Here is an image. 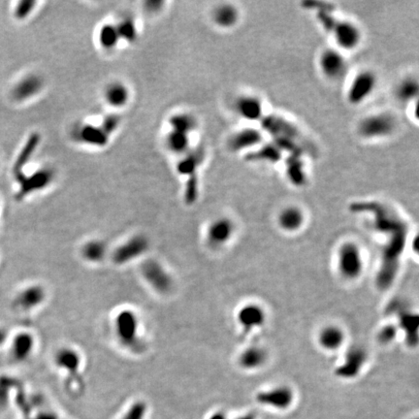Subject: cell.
Masks as SVG:
<instances>
[{"instance_id":"5","label":"cell","mask_w":419,"mask_h":419,"mask_svg":"<svg viewBox=\"0 0 419 419\" xmlns=\"http://www.w3.org/2000/svg\"><path fill=\"white\" fill-rule=\"evenodd\" d=\"M139 273L147 286L159 296H170L176 289L172 273L160 260L144 258L140 264Z\"/></svg>"},{"instance_id":"13","label":"cell","mask_w":419,"mask_h":419,"mask_svg":"<svg viewBox=\"0 0 419 419\" xmlns=\"http://www.w3.org/2000/svg\"><path fill=\"white\" fill-rule=\"evenodd\" d=\"M235 233V224L226 217L212 220L205 231V242L211 249H221L228 244Z\"/></svg>"},{"instance_id":"17","label":"cell","mask_w":419,"mask_h":419,"mask_svg":"<svg viewBox=\"0 0 419 419\" xmlns=\"http://www.w3.org/2000/svg\"><path fill=\"white\" fill-rule=\"evenodd\" d=\"M233 108L241 119L250 122L260 121L265 116L263 101L253 94L238 96L234 101Z\"/></svg>"},{"instance_id":"4","label":"cell","mask_w":419,"mask_h":419,"mask_svg":"<svg viewBox=\"0 0 419 419\" xmlns=\"http://www.w3.org/2000/svg\"><path fill=\"white\" fill-rule=\"evenodd\" d=\"M334 12H319L317 19L323 30L332 35L338 50H355L362 41L359 28L349 20H339Z\"/></svg>"},{"instance_id":"23","label":"cell","mask_w":419,"mask_h":419,"mask_svg":"<svg viewBox=\"0 0 419 419\" xmlns=\"http://www.w3.org/2000/svg\"><path fill=\"white\" fill-rule=\"evenodd\" d=\"M212 19L220 29L231 30L239 22L240 11L231 3H221L213 10Z\"/></svg>"},{"instance_id":"7","label":"cell","mask_w":419,"mask_h":419,"mask_svg":"<svg viewBox=\"0 0 419 419\" xmlns=\"http://www.w3.org/2000/svg\"><path fill=\"white\" fill-rule=\"evenodd\" d=\"M398 127L397 118L388 112L366 116L357 124L360 137L365 140H380L392 136Z\"/></svg>"},{"instance_id":"19","label":"cell","mask_w":419,"mask_h":419,"mask_svg":"<svg viewBox=\"0 0 419 419\" xmlns=\"http://www.w3.org/2000/svg\"><path fill=\"white\" fill-rule=\"evenodd\" d=\"M44 81L37 74H29L18 81L11 90L12 98L17 102H25L40 93Z\"/></svg>"},{"instance_id":"20","label":"cell","mask_w":419,"mask_h":419,"mask_svg":"<svg viewBox=\"0 0 419 419\" xmlns=\"http://www.w3.org/2000/svg\"><path fill=\"white\" fill-rule=\"evenodd\" d=\"M110 248L106 241L90 239L81 245L79 254L82 260L90 265H99L106 259H109Z\"/></svg>"},{"instance_id":"11","label":"cell","mask_w":419,"mask_h":419,"mask_svg":"<svg viewBox=\"0 0 419 419\" xmlns=\"http://www.w3.org/2000/svg\"><path fill=\"white\" fill-rule=\"evenodd\" d=\"M15 180L19 186L18 197L24 198L30 194L41 191L48 188L55 178L54 170L50 168H41L30 175L22 172L15 173Z\"/></svg>"},{"instance_id":"34","label":"cell","mask_w":419,"mask_h":419,"mask_svg":"<svg viewBox=\"0 0 419 419\" xmlns=\"http://www.w3.org/2000/svg\"><path fill=\"white\" fill-rule=\"evenodd\" d=\"M171 130L179 131L190 135L197 127L196 118L189 113H179L172 116L169 120Z\"/></svg>"},{"instance_id":"24","label":"cell","mask_w":419,"mask_h":419,"mask_svg":"<svg viewBox=\"0 0 419 419\" xmlns=\"http://www.w3.org/2000/svg\"><path fill=\"white\" fill-rule=\"evenodd\" d=\"M283 159V152L274 143H263L256 149L246 153V160L250 162H264L277 164Z\"/></svg>"},{"instance_id":"36","label":"cell","mask_w":419,"mask_h":419,"mask_svg":"<svg viewBox=\"0 0 419 419\" xmlns=\"http://www.w3.org/2000/svg\"><path fill=\"white\" fill-rule=\"evenodd\" d=\"M120 40L133 43L138 37V30L135 21L131 19H123L116 24Z\"/></svg>"},{"instance_id":"16","label":"cell","mask_w":419,"mask_h":419,"mask_svg":"<svg viewBox=\"0 0 419 419\" xmlns=\"http://www.w3.org/2000/svg\"><path fill=\"white\" fill-rule=\"evenodd\" d=\"M236 320L244 335L262 327L266 322V311L257 303H248L240 308Z\"/></svg>"},{"instance_id":"28","label":"cell","mask_w":419,"mask_h":419,"mask_svg":"<svg viewBox=\"0 0 419 419\" xmlns=\"http://www.w3.org/2000/svg\"><path fill=\"white\" fill-rule=\"evenodd\" d=\"M104 97L106 103L109 104L111 107L121 108L128 103L130 91L124 84L120 82H114L105 89Z\"/></svg>"},{"instance_id":"22","label":"cell","mask_w":419,"mask_h":419,"mask_svg":"<svg viewBox=\"0 0 419 419\" xmlns=\"http://www.w3.org/2000/svg\"><path fill=\"white\" fill-rule=\"evenodd\" d=\"M305 222V215L301 208L297 206H287L279 212L278 224L279 228L287 233L299 231Z\"/></svg>"},{"instance_id":"38","label":"cell","mask_w":419,"mask_h":419,"mask_svg":"<svg viewBox=\"0 0 419 419\" xmlns=\"http://www.w3.org/2000/svg\"><path fill=\"white\" fill-rule=\"evenodd\" d=\"M36 4L37 2L30 1V0H24V1L18 2L14 8V17L20 20L28 19L35 9Z\"/></svg>"},{"instance_id":"15","label":"cell","mask_w":419,"mask_h":419,"mask_svg":"<svg viewBox=\"0 0 419 419\" xmlns=\"http://www.w3.org/2000/svg\"><path fill=\"white\" fill-rule=\"evenodd\" d=\"M256 401L261 406L271 409L284 410L294 402V392L286 385H277L257 393Z\"/></svg>"},{"instance_id":"33","label":"cell","mask_w":419,"mask_h":419,"mask_svg":"<svg viewBox=\"0 0 419 419\" xmlns=\"http://www.w3.org/2000/svg\"><path fill=\"white\" fill-rule=\"evenodd\" d=\"M165 142L167 148L176 154H186L190 151V138L189 134L170 130Z\"/></svg>"},{"instance_id":"30","label":"cell","mask_w":419,"mask_h":419,"mask_svg":"<svg viewBox=\"0 0 419 419\" xmlns=\"http://www.w3.org/2000/svg\"><path fill=\"white\" fill-rule=\"evenodd\" d=\"M186 156L180 160L178 164V172L180 175H186L189 177L197 176L196 171L204 159V153L202 150H194L189 151L185 154Z\"/></svg>"},{"instance_id":"3","label":"cell","mask_w":419,"mask_h":419,"mask_svg":"<svg viewBox=\"0 0 419 419\" xmlns=\"http://www.w3.org/2000/svg\"><path fill=\"white\" fill-rule=\"evenodd\" d=\"M260 122L262 124V131L269 133L273 142L283 154L286 152L287 154L304 155L306 150L301 142V133L295 124L278 115L264 116Z\"/></svg>"},{"instance_id":"21","label":"cell","mask_w":419,"mask_h":419,"mask_svg":"<svg viewBox=\"0 0 419 419\" xmlns=\"http://www.w3.org/2000/svg\"><path fill=\"white\" fill-rule=\"evenodd\" d=\"M303 158V154H287L285 159V177L294 188H303L308 180Z\"/></svg>"},{"instance_id":"31","label":"cell","mask_w":419,"mask_h":419,"mask_svg":"<svg viewBox=\"0 0 419 419\" xmlns=\"http://www.w3.org/2000/svg\"><path fill=\"white\" fill-rule=\"evenodd\" d=\"M400 327L405 330L409 346H415L418 339V317L412 312L403 311L400 316Z\"/></svg>"},{"instance_id":"1","label":"cell","mask_w":419,"mask_h":419,"mask_svg":"<svg viewBox=\"0 0 419 419\" xmlns=\"http://www.w3.org/2000/svg\"><path fill=\"white\" fill-rule=\"evenodd\" d=\"M349 209L352 213L372 215L374 228L386 237L377 284L379 290H387L398 273L401 255L408 239V224L394 210L377 201L356 202L351 204Z\"/></svg>"},{"instance_id":"42","label":"cell","mask_w":419,"mask_h":419,"mask_svg":"<svg viewBox=\"0 0 419 419\" xmlns=\"http://www.w3.org/2000/svg\"><path fill=\"white\" fill-rule=\"evenodd\" d=\"M304 7L307 9H311L316 11V13L319 12H334L335 7L331 3L327 2H317V1H307L303 3Z\"/></svg>"},{"instance_id":"41","label":"cell","mask_w":419,"mask_h":419,"mask_svg":"<svg viewBox=\"0 0 419 419\" xmlns=\"http://www.w3.org/2000/svg\"><path fill=\"white\" fill-rule=\"evenodd\" d=\"M397 326L392 325V324H388L385 325L384 327H382L380 331H379V335H378V339H379V343L384 344V345H388L391 342H393L396 336H397Z\"/></svg>"},{"instance_id":"9","label":"cell","mask_w":419,"mask_h":419,"mask_svg":"<svg viewBox=\"0 0 419 419\" xmlns=\"http://www.w3.org/2000/svg\"><path fill=\"white\" fill-rule=\"evenodd\" d=\"M337 268L341 277L348 280L358 279L364 270V258L358 245L346 242L337 251Z\"/></svg>"},{"instance_id":"25","label":"cell","mask_w":419,"mask_h":419,"mask_svg":"<svg viewBox=\"0 0 419 419\" xmlns=\"http://www.w3.org/2000/svg\"><path fill=\"white\" fill-rule=\"evenodd\" d=\"M77 139L91 147H105L109 142V135L99 126L83 124L76 131Z\"/></svg>"},{"instance_id":"18","label":"cell","mask_w":419,"mask_h":419,"mask_svg":"<svg viewBox=\"0 0 419 419\" xmlns=\"http://www.w3.org/2000/svg\"><path fill=\"white\" fill-rule=\"evenodd\" d=\"M368 359L366 350L360 347L349 349L345 355L344 362L336 369V376L341 379H350L357 377Z\"/></svg>"},{"instance_id":"29","label":"cell","mask_w":419,"mask_h":419,"mask_svg":"<svg viewBox=\"0 0 419 419\" xmlns=\"http://www.w3.org/2000/svg\"><path fill=\"white\" fill-rule=\"evenodd\" d=\"M418 81L413 77H406L400 81L395 89L396 99L402 104H408L417 98Z\"/></svg>"},{"instance_id":"10","label":"cell","mask_w":419,"mask_h":419,"mask_svg":"<svg viewBox=\"0 0 419 419\" xmlns=\"http://www.w3.org/2000/svg\"><path fill=\"white\" fill-rule=\"evenodd\" d=\"M378 86L377 74L370 69L359 71L350 81L347 100L350 105L358 106L369 99Z\"/></svg>"},{"instance_id":"14","label":"cell","mask_w":419,"mask_h":419,"mask_svg":"<svg viewBox=\"0 0 419 419\" xmlns=\"http://www.w3.org/2000/svg\"><path fill=\"white\" fill-rule=\"evenodd\" d=\"M264 143V132L261 129L249 126L244 127L231 134L227 140V148L230 151L250 152Z\"/></svg>"},{"instance_id":"6","label":"cell","mask_w":419,"mask_h":419,"mask_svg":"<svg viewBox=\"0 0 419 419\" xmlns=\"http://www.w3.org/2000/svg\"><path fill=\"white\" fill-rule=\"evenodd\" d=\"M150 248V240L146 235L133 234L110 250L109 259L115 266H127L133 262L144 259Z\"/></svg>"},{"instance_id":"2","label":"cell","mask_w":419,"mask_h":419,"mask_svg":"<svg viewBox=\"0 0 419 419\" xmlns=\"http://www.w3.org/2000/svg\"><path fill=\"white\" fill-rule=\"evenodd\" d=\"M111 330L115 342L125 352L140 355L148 349L142 319L136 309L128 307L117 309L111 320Z\"/></svg>"},{"instance_id":"8","label":"cell","mask_w":419,"mask_h":419,"mask_svg":"<svg viewBox=\"0 0 419 419\" xmlns=\"http://www.w3.org/2000/svg\"><path fill=\"white\" fill-rule=\"evenodd\" d=\"M85 359L79 349L72 346H62L55 351L54 365L67 379L70 385L83 383Z\"/></svg>"},{"instance_id":"43","label":"cell","mask_w":419,"mask_h":419,"mask_svg":"<svg viewBox=\"0 0 419 419\" xmlns=\"http://www.w3.org/2000/svg\"><path fill=\"white\" fill-rule=\"evenodd\" d=\"M238 419H255L251 414H247V415H244V416H241Z\"/></svg>"},{"instance_id":"32","label":"cell","mask_w":419,"mask_h":419,"mask_svg":"<svg viewBox=\"0 0 419 419\" xmlns=\"http://www.w3.org/2000/svg\"><path fill=\"white\" fill-rule=\"evenodd\" d=\"M20 297V304L25 309L40 307L47 300V290L42 285H33L25 290Z\"/></svg>"},{"instance_id":"26","label":"cell","mask_w":419,"mask_h":419,"mask_svg":"<svg viewBox=\"0 0 419 419\" xmlns=\"http://www.w3.org/2000/svg\"><path fill=\"white\" fill-rule=\"evenodd\" d=\"M346 341L344 330L337 325H327L320 330L319 344L327 351H336L341 349Z\"/></svg>"},{"instance_id":"40","label":"cell","mask_w":419,"mask_h":419,"mask_svg":"<svg viewBox=\"0 0 419 419\" xmlns=\"http://www.w3.org/2000/svg\"><path fill=\"white\" fill-rule=\"evenodd\" d=\"M33 342H34L33 338L29 335H24L23 337H21V339H19L17 352L20 359L27 358L28 355L32 351L33 346H34Z\"/></svg>"},{"instance_id":"37","label":"cell","mask_w":419,"mask_h":419,"mask_svg":"<svg viewBox=\"0 0 419 419\" xmlns=\"http://www.w3.org/2000/svg\"><path fill=\"white\" fill-rule=\"evenodd\" d=\"M38 140H39V138L36 135H32L30 139L28 140L24 148L21 150L20 154L18 155V159L15 162L14 169H13L14 173L20 171L22 169V167L27 164V162L31 158L33 151L35 150V148H36L37 143H38Z\"/></svg>"},{"instance_id":"39","label":"cell","mask_w":419,"mask_h":419,"mask_svg":"<svg viewBox=\"0 0 419 419\" xmlns=\"http://www.w3.org/2000/svg\"><path fill=\"white\" fill-rule=\"evenodd\" d=\"M120 124V118L118 115H108L106 116L100 124V127L104 130L109 136L116 132Z\"/></svg>"},{"instance_id":"27","label":"cell","mask_w":419,"mask_h":419,"mask_svg":"<svg viewBox=\"0 0 419 419\" xmlns=\"http://www.w3.org/2000/svg\"><path fill=\"white\" fill-rule=\"evenodd\" d=\"M268 359L267 351L260 347H250L243 350L239 355L238 362L241 368L252 371L263 367Z\"/></svg>"},{"instance_id":"35","label":"cell","mask_w":419,"mask_h":419,"mask_svg":"<svg viewBox=\"0 0 419 419\" xmlns=\"http://www.w3.org/2000/svg\"><path fill=\"white\" fill-rule=\"evenodd\" d=\"M98 41L103 49L108 50L115 49L120 41L116 24H104L98 32Z\"/></svg>"},{"instance_id":"12","label":"cell","mask_w":419,"mask_h":419,"mask_svg":"<svg viewBox=\"0 0 419 419\" xmlns=\"http://www.w3.org/2000/svg\"><path fill=\"white\" fill-rule=\"evenodd\" d=\"M319 67L327 80H342L348 72V61L338 49H326L320 54Z\"/></svg>"}]
</instances>
